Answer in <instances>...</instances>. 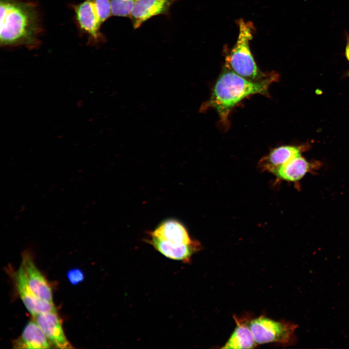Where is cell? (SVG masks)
Masks as SVG:
<instances>
[{"label":"cell","instance_id":"9","mask_svg":"<svg viewBox=\"0 0 349 349\" xmlns=\"http://www.w3.org/2000/svg\"><path fill=\"white\" fill-rule=\"evenodd\" d=\"M176 0H138L131 13L130 18L134 29L145 21L158 15L167 14Z\"/></svg>","mask_w":349,"mask_h":349},{"label":"cell","instance_id":"19","mask_svg":"<svg viewBox=\"0 0 349 349\" xmlns=\"http://www.w3.org/2000/svg\"><path fill=\"white\" fill-rule=\"evenodd\" d=\"M345 56L347 60L349 61V35H347V43L345 48Z\"/></svg>","mask_w":349,"mask_h":349},{"label":"cell","instance_id":"15","mask_svg":"<svg viewBox=\"0 0 349 349\" xmlns=\"http://www.w3.org/2000/svg\"><path fill=\"white\" fill-rule=\"evenodd\" d=\"M237 326L222 349H253L257 345L249 327L248 318L234 317Z\"/></svg>","mask_w":349,"mask_h":349},{"label":"cell","instance_id":"17","mask_svg":"<svg viewBox=\"0 0 349 349\" xmlns=\"http://www.w3.org/2000/svg\"><path fill=\"white\" fill-rule=\"evenodd\" d=\"M101 24L112 15L110 0H92Z\"/></svg>","mask_w":349,"mask_h":349},{"label":"cell","instance_id":"20","mask_svg":"<svg viewBox=\"0 0 349 349\" xmlns=\"http://www.w3.org/2000/svg\"><path fill=\"white\" fill-rule=\"evenodd\" d=\"M348 75H349V72H348Z\"/></svg>","mask_w":349,"mask_h":349},{"label":"cell","instance_id":"18","mask_svg":"<svg viewBox=\"0 0 349 349\" xmlns=\"http://www.w3.org/2000/svg\"><path fill=\"white\" fill-rule=\"evenodd\" d=\"M66 277L70 284L73 286H77L83 282L85 279V274L80 269L75 268L67 271Z\"/></svg>","mask_w":349,"mask_h":349},{"label":"cell","instance_id":"14","mask_svg":"<svg viewBox=\"0 0 349 349\" xmlns=\"http://www.w3.org/2000/svg\"><path fill=\"white\" fill-rule=\"evenodd\" d=\"M301 147L293 145L276 147L260 159L259 167L262 170L273 174L284 164L301 155Z\"/></svg>","mask_w":349,"mask_h":349},{"label":"cell","instance_id":"2","mask_svg":"<svg viewBox=\"0 0 349 349\" xmlns=\"http://www.w3.org/2000/svg\"><path fill=\"white\" fill-rule=\"evenodd\" d=\"M277 78L270 74L263 79H246L225 67L213 88L209 99L200 108L201 111L213 108L221 121L226 123L233 108L246 97L254 94L265 95L270 85Z\"/></svg>","mask_w":349,"mask_h":349},{"label":"cell","instance_id":"4","mask_svg":"<svg viewBox=\"0 0 349 349\" xmlns=\"http://www.w3.org/2000/svg\"><path fill=\"white\" fill-rule=\"evenodd\" d=\"M249 325L257 344H286L297 327L295 324L275 321L264 316L250 320Z\"/></svg>","mask_w":349,"mask_h":349},{"label":"cell","instance_id":"12","mask_svg":"<svg viewBox=\"0 0 349 349\" xmlns=\"http://www.w3.org/2000/svg\"><path fill=\"white\" fill-rule=\"evenodd\" d=\"M51 345L34 319L26 324L20 336L13 342V348L15 349H49Z\"/></svg>","mask_w":349,"mask_h":349},{"label":"cell","instance_id":"10","mask_svg":"<svg viewBox=\"0 0 349 349\" xmlns=\"http://www.w3.org/2000/svg\"><path fill=\"white\" fill-rule=\"evenodd\" d=\"M149 237L145 240L163 255L171 259L186 263L190 262L192 254L199 249L200 246L197 241L190 244H186Z\"/></svg>","mask_w":349,"mask_h":349},{"label":"cell","instance_id":"3","mask_svg":"<svg viewBox=\"0 0 349 349\" xmlns=\"http://www.w3.org/2000/svg\"><path fill=\"white\" fill-rule=\"evenodd\" d=\"M238 35L235 45L225 58V66L237 74L250 80L257 81L268 75L258 68L251 52L249 42L253 38L254 27L251 22L239 19Z\"/></svg>","mask_w":349,"mask_h":349},{"label":"cell","instance_id":"16","mask_svg":"<svg viewBox=\"0 0 349 349\" xmlns=\"http://www.w3.org/2000/svg\"><path fill=\"white\" fill-rule=\"evenodd\" d=\"M138 0H110L112 15L129 17Z\"/></svg>","mask_w":349,"mask_h":349},{"label":"cell","instance_id":"1","mask_svg":"<svg viewBox=\"0 0 349 349\" xmlns=\"http://www.w3.org/2000/svg\"><path fill=\"white\" fill-rule=\"evenodd\" d=\"M0 11L1 47L23 45L32 48L38 45L41 28L34 4L0 0Z\"/></svg>","mask_w":349,"mask_h":349},{"label":"cell","instance_id":"5","mask_svg":"<svg viewBox=\"0 0 349 349\" xmlns=\"http://www.w3.org/2000/svg\"><path fill=\"white\" fill-rule=\"evenodd\" d=\"M14 281L19 297L27 310L32 315L57 311L53 303L39 298L30 288L22 263L14 274Z\"/></svg>","mask_w":349,"mask_h":349},{"label":"cell","instance_id":"7","mask_svg":"<svg viewBox=\"0 0 349 349\" xmlns=\"http://www.w3.org/2000/svg\"><path fill=\"white\" fill-rule=\"evenodd\" d=\"M75 19L78 27L87 34L90 40L101 41L103 35L100 32L101 23L92 0H85L73 6Z\"/></svg>","mask_w":349,"mask_h":349},{"label":"cell","instance_id":"13","mask_svg":"<svg viewBox=\"0 0 349 349\" xmlns=\"http://www.w3.org/2000/svg\"><path fill=\"white\" fill-rule=\"evenodd\" d=\"M317 167L315 163L308 161L300 155L284 164L273 174L279 179L295 182Z\"/></svg>","mask_w":349,"mask_h":349},{"label":"cell","instance_id":"11","mask_svg":"<svg viewBox=\"0 0 349 349\" xmlns=\"http://www.w3.org/2000/svg\"><path fill=\"white\" fill-rule=\"evenodd\" d=\"M148 234L159 240L177 243L190 244L195 241L191 239L185 226L174 219L163 221Z\"/></svg>","mask_w":349,"mask_h":349},{"label":"cell","instance_id":"8","mask_svg":"<svg viewBox=\"0 0 349 349\" xmlns=\"http://www.w3.org/2000/svg\"><path fill=\"white\" fill-rule=\"evenodd\" d=\"M22 257L21 263L24 268L28 284L32 291L40 299L53 303L51 287L36 267L31 254L27 251H24Z\"/></svg>","mask_w":349,"mask_h":349},{"label":"cell","instance_id":"6","mask_svg":"<svg viewBox=\"0 0 349 349\" xmlns=\"http://www.w3.org/2000/svg\"><path fill=\"white\" fill-rule=\"evenodd\" d=\"M33 317L51 345L62 349L73 348L64 334L62 321L57 311L40 313Z\"/></svg>","mask_w":349,"mask_h":349}]
</instances>
